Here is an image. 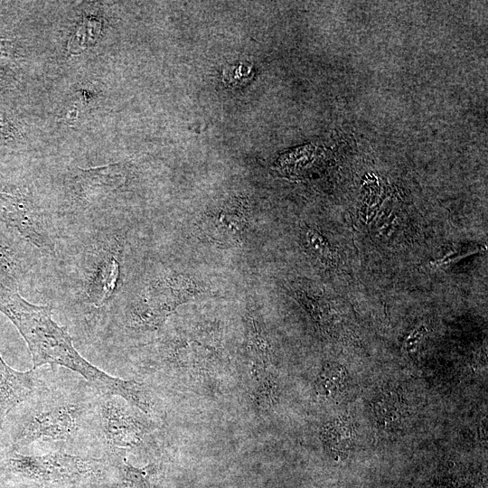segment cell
I'll list each match as a JSON object with an SVG mask.
<instances>
[{
  "label": "cell",
  "instance_id": "obj_1",
  "mask_svg": "<svg viewBox=\"0 0 488 488\" xmlns=\"http://www.w3.org/2000/svg\"><path fill=\"white\" fill-rule=\"evenodd\" d=\"M0 312L16 327L25 341L33 370L49 364L61 366L81 376L101 395H117L146 415L153 412L152 398L143 383L113 377L83 358L64 326L52 318V308L37 305L17 291L0 287Z\"/></svg>",
  "mask_w": 488,
  "mask_h": 488
},
{
  "label": "cell",
  "instance_id": "obj_2",
  "mask_svg": "<svg viewBox=\"0 0 488 488\" xmlns=\"http://www.w3.org/2000/svg\"><path fill=\"white\" fill-rule=\"evenodd\" d=\"M99 394L87 381L77 384L47 383L13 408L0 433L5 450L19 451L35 442L72 443L85 433L96 436Z\"/></svg>",
  "mask_w": 488,
  "mask_h": 488
},
{
  "label": "cell",
  "instance_id": "obj_3",
  "mask_svg": "<svg viewBox=\"0 0 488 488\" xmlns=\"http://www.w3.org/2000/svg\"><path fill=\"white\" fill-rule=\"evenodd\" d=\"M106 460L62 451L28 455L18 451L0 453V474L39 483H72L99 477Z\"/></svg>",
  "mask_w": 488,
  "mask_h": 488
},
{
  "label": "cell",
  "instance_id": "obj_4",
  "mask_svg": "<svg viewBox=\"0 0 488 488\" xmlns=\"http://www.w3.org/2000/svg\"><path fill=\"white\" fill-rule=\"evenodd\" d=\"M135 406L117 395H100L97 405L96 436L111 455L140 445L147 426Z\"/></svg>",
  "mask_w": 488,
  "mask_h": 488
},
{
  "label": "cell",
  "instance_id": "obj_5",
  "mask_svg": "<svg viewBox=\"0 0 488 488\" xmlns=\"http://www.w3.org/2000/svg\"><path fill=\"white\" fill-rule=\"evenodd\" d=\"M123 246L112 236L95 245L87 258L84 269L83 295L93 307L107 305L115 296L121 277Z\"/></svg>",
  "mask_w": 488,
  "mask_h": 488
},
{
  "label": "cell",
  "instance_id": "obj_6",
  "mask_svg": "<svg viewBox=\"0 0 488 488\" xmlns=\"http://www.w3.org/2000/svg\"><path fill=\"white\" fill-rule=\"evenodd\" d=\"M0 221L41 250H53L54 243L47 221L26 190L15 186L0 187Z\"/></svg>",
  "mask_w": 488,
  "mask_h": 488
},
{
  "label": "cell",
  "instance_id": "obj_7",
  "mask_svg": "<svg viewBox=\"0 0 488 488\" xmlns=\"http://www.w3.org/2000/svg\"><path fill=\"white\" fill-rule=\"evenodd\" d=\"M179 277H163L151 282L129 306L126 324L136 331L155 330L183 300Z\"/></svg>",
  "mask_w": 488,
  "mask_h": 488
},
{
  "label": "cell",
  "instance_id": "obj_8",
  "mask_svg": "<svg viewBox=\"0 0 488 488\" xmlns=\"http://www.w3.org/2000/svg\"><path fill=\"white\" fill-rule=\"evenodd\" d=\"M41 381L36 370H14L0 354V432L8 412L30 396Z\"/></svg>",
  "mask_w": 488,
  "mask_h": 488
},
{
  "label": "cell",
  "instance_id": "obj_9",
  "mask_svg": "<svg viewBox=\"0 0 488 488\" xmlns=\"http://www.w3.org/2000/svg\"><path fill=\"white\" fill-rule=\"evenodd\" d=\"M124 181V169L117 164L80 170L75 177V188L88 201L104 195L118 187Z\"/></svg>",
  "mask_w": 488,
  "mask_h": 488
},
{
  "label": "cell",
  "instance_id": "obj_10",
  "mask_svg": "<svg viewBox=\"0 0 488 488\" xmlns=\"http://www.w3.org/2000/svg\"><path fill=\"white\" fill-rule=\"evenodd\" d=\"M205 231L215 241L236 243L244 233L246 221L243 216L221 211L205 221Z\"/></svg>",
  "mask_w": 488,
  "mask_h": 488
},
{
  "label": "cell",
  "instance_id": "obj_11",
  "mask_svg": "<svg viewBox=\"0 0 488 488\" xmlns=\"http://www.w3.org/2000/svg\"><path fill=\"white\" fill-rule=\"evenodd\" d=\"M324 446L340 456L351 448L353 441V429L347 419L338 418L327 422L322 429Z\"/></svg>",
  "mask_w": 488,
  "mask_h": 488
},
{
  "label": "cell",
  "instance_id": "obj_12",
  "mask_svg": "<svg viewBox=\"0 0 488 488\" xmlns=\"http://www.w3.org/2000/svg\"><path fill=\"white\" fill-rule=\"evenodd\" d=\"M23 267L12 245L0 235V287L18 290Z\"/></svg>",
  "mask_w": 488,
  "mask_h": 488
},
{
  "label": "cell",
  "instance_id": "obj_13",
  "mask_svg": "<svg viewBox=\"0 0 488 488\" xmlns=\"http://www.w3.org/2000/svg\"><path fill=\"white\" fill-rule=\"evenodd\" d=\"M120 476L113 488H151L157 466L155 464L145 467H135L124 457L120 463Z\"/></svg>",
  "mask_w": 488,
  "mask_h": 488
},
{
  "label": "cell",
  "instance_id": "obj_14",
  "mask_svg": "<svg viewBox=\"0 0 488 488\" xmlns=\"http://www.w3.org/2000/svg\"><path fill=\"white\" fill-rule=\"evenodd\" d=\"M346 380L347 372L344 367L336 363L327 364L317 378L316 392L325 399L334 398L343 390Z\"/></svg>",
  "mask_w": 488,
  "mask_h": 488
},
{
  "label": "cell",
  "instance_id": "obj_15",
  "mask_svg": "<svg viewBox=\"0 0 488 488\" xmlns=\"http://www.w3.org/2000/svg\"><path fill=\"white\" fill-rule=\"evenodd\" d=\"M101 23L96 17H87L79 26L69 43L71 53H80L89 46L96 43L100 33Z\"/></svg>",
  "mask_w": 488,
  "mask_h": 488
},
{
  "label": "cell",
  "instance_id": "obj_16",
  "mask_svg": "<svg viewBox=\"0 0 488 488\" xmlns=\"http://www.w3.org/2000/svg\"><path fill=\"white\" fill-rule=\"evenodd\" d=\"M374 411L379 421L385 425H391L399 418V407L390 396H381L374 404Z\"/></svg>",
  "mask_w": 488,
  "mask_h": 488
},
{
  "label": "cell",
  "instance_id": "obj_17",
  "mask_svg": "<svg viewBox=\"0 0 488 488\" xmlns=\"http://www.w3.org/2000/svg\"><path fill=\"white\" fill-rule=\"evenodd\" d=\"M16 50L13 42L7 39L0 40V76L6 75L13 70L17 60Z\"/></svg>",
  "mask_w": 488,
  "mask_h": 488
},
{
  "label": "cell",
  "instance_id": "obj_18",
  "mask_svg": "<svg viewBox=\"0 0 488 488\" xmlns=\"http://www.w3.org/2000/svg\"><path fill=\"white\" fill-rule=\"evenodd\" d=\"M20 133L7 115L0 110V140H15Z\"/></svg>",
  "mask_w": 488,
  "mask_h": 488
},
{
  "label": "cell",
  "instance_id": "obj_19",
  "mask_svg": "<svg viewBox=\"0 0 488 488\" xmlns=\"http://www.w3.org/2000/svg\"><path fill=\"white\" fill-rule=\"evenodd\" d=\"M307 239L310 248L316 255L322 258H326V256L329 254L327 245L324 243V239L320 237L319 234L314 231H309L307 233Z\"/></svg>",
  "mask_w": 488,
  "mask_h": 488
}]
</instances>
